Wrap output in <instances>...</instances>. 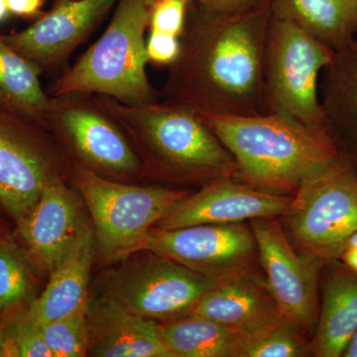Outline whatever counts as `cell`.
<instances>
[{
	"mask_svg": "<svg viewBox=\"0 0 357 357\" xmlns=\"http://www.w3.org/2000/svg\"><path fill=\"white\" fill-rule=\"evenodd\" d=\"M9 13L23 20H37L41 16L45 0H6Z\"/></svg>",
	"mask_w": 357,
	"mask_h": 357,
	"instance_id": "cell-31",
	"label": "cell"
},
{
	"mask_svg": "<svg viewBox=\"0 0 357 357\" xmlns=\"http://www.w3.org/2000/svg\"><path fill=\"white\" fill-rule=\"evenodd\" d=\"M180 52V37L149 31L146 41L148 62L159 67L173 64Z\"/></svg>",
	"mask_w": 357,
	"mask_h": 357,
	"instance_id": "cell-29",
	"label": "cell"
},
{
	"mask_svg": "<svg viewBox=\"0 0 357 357\" xmlns=\"http://www.w3.org/2000/svg\"><path fill=\"white\" fill-rule=\"evenodd\" d=\"M333 55L335 51L297 26L271 15L263 65L267 114L286 115L311 128L326 129L318 79Z\"/></svg>",
	"mask_w": 357,
	"mask_h": 357,
	"instance_id": "cell-7",
	"label": "cell"
},
{
	"mask_svg": "<svg viewBox=\"0 0 357 357\" xmlns=\"http://www.w3.org/2000/svg\"><path fill=\"white\" fill-rule=\"evenodd\" d=\"M88 354L100 357H174L159 323L129 312L114 298L88 309Z\"/></svg>",
	"mask_w": 357,
	"mask_h": 357,
	"instance_id": "cell-16",
	"label": "cell"
},
{
	"mask_svg": "<svg viewBox=\"0 0 357 357\" xmlns=\"http://www.w3.org/2000/svg\"><path fill=\"white\" fill-rule=\"evenodd\" d=\"M265 1L266 0H195L194 2L210 13L232 16L246 13Z\"/></svg>",
	"mask_w": 357,
	"mask_h": 357,
	"instance_id": "cell-30",
	"label": "cell"
},
{
	"mask_svg": "<svg viewBox=\"0 0 357 357\" xmlns=\"http://www.w3.org/2000/svg\"><path fill=\"white\" fill-rule=\"evenodd\" d=\"M255 234L265 282L284 316L311 337L321 309V278L325 262L296 250L278 218L249 220Z\"/></svg>",
	"mask_w": 357,
	"mask_h": 357,
	"instance_id": "cell-11",
	"label": "cell"
},
{
	"mask_svg": "<svg viewBox=\"0 0 357 357\" xmlns=\"http://www.w3.org/2000/svg\"><path fill=\"white\" fill-rule=\"evenodd\" d=\"M357 330V271L333 260L324 264L321 309L310 342L311 356L342 357Z\"/></svg>",
	"mask_w": 357,
	"mask_h": 357,
	"instance_id": "cell-17",
	"label": "cell"
},
{
	"mask_svg": "<svg viewBox=\"0 0 357 357\" xmlns=\"http://www.w3.org/2000/svg\"><path fill=\"white\" fill-rule=\"evenodd\" d=\"M100 98L126 133L143 172L204 185L236 176L234 157L196 112L161 100L128 105Z\"/></svg>",
	"mask_w": 357,
	"mask_h": 357,
	"instance_id": "cell-3",
	"label": "cell"
},
{
	"mask_svg": "<svg viewBox=\"0 0 357 357\" xmlns=\"http://www.w3.org/2000/svg\"><path fill=\"white\" fill-rule=\"evenodd\" d=\"M236 164L234 180L291 196L312 174L340 156L326 129L286 115H199Z\"/></svg>",
	"mask_w": 357,
	"mask_h": 357,
	"instance_id": "cell-2",
	"label": "cell"
},
{
	"mask_svg": "<svg viewBox=\"0 0 357 357\" xmlns=\"http://www.w3.org/2000/svg\"><path fill=\"white\" fill-rule=\"evenodd\" d=\"M69 177L88 206L100 255L109 261L136 252L153 225L189 192L124 184L73 164Z\"/></svg>",
	"mask_w": 357,
	"mask_h": 357,
	"instance_id": "cell-6",
	"label": "cell"
},
{
	"mask_svg": "<svg viewBox=\"0 0 357 357\" xmlns=\"http://www.w3.org/2000/svg\"><path fill=\"white\" fill-rule=\"evenodd\" d=\"M42 74L43 70L16 51L0 32V109L44 126L51 96L42 86Z\"/></svg>",
	"mask_w": 357,
	"mask_h": 357,
	"instance_id": "cell-22",
	"label": "cell"
},
{
	"mask_svg": "<svg viewBox=\"0 0 357 357\" xmlns=\"http://www.w3.org/2000/svg\"><path fill=\"white\" fill-rule=\"evenodd\" d=\"M280 314L265 277H248L215 284L204 294L190 316L246 333Z\"/></svg>",
	"mask_w": 357,
	"mask_h": 357,
	"instance_id": "cell-20",
	"label": "cell"
},
{
	"mask_svg": "<svg viewBox=\"0 0 357 357\" xmlns=\"http://www.w3.org/2000/svg\"><path fill=\"white\" fill-rule=\"evenodd\" d=\"M119 0H55L29 27L4 34L6 41L43 72L68 60Z\"/></svg>",
	"mask_w": 357,
	"mask_h": 357,
	"instance_id": "cell-13",
	"label": "cell"
},
{
	"mask_svg": "<svg viewBox=\"0 0 357 357\" xmlns=\"http://www.w3.org/2000/svg\"><path fill=\"white\" fill-rule=\"evenodd\" d=\"M274 17L337 52L357 33V0H268Z\"/></svg>",
	"mask_w": 357,
	"mask_h": 357,
	"instance_id": "cell-21",
	"label": "cell"
},
{
	"mask_svg": "<svg viewBox=\"0 0 357 357\" xmlns=\"http://www.w3.org/2000/svg\"><path fill=\"white\" fill-rule=\"evenodd\" d=\"M45 128L64 143L79 164L102 177H132L142 166L119 122L100 96L73 93L51 96Z\"/></svg>",
	"mask_w": 357,
	"mask_h": 357,
	"instance_id": "cell-8",
	"label": "cell"
},
{
	"mask_svg": "<svg viewBox=\"0 0 357 357\" xmlns=\"http://www.w3.org/2000/svg\"><path fill=\"white\" fill-rule=\"evenodd\" d=\"M142 250L180 263L215 284L264 277L249 222L151 229L138 248Z\"/></svg>",
	"mask_w": 357,
	"mask_h": 357,
	"instance_id": "cell-9",
	"label": "cell"
},
{
	"mask_svg": "<svg viewBox=\"0 0 357 357\" xmlns=\"http://www.w3.org/2000/svg\"><path fill=\"white\" fill-rule=\"evenodd\" d=\"M31 289V272L24 258L13 246L0 243V310L24 302Z\"/></svg>",
	"mask_w": 357,
	"mask_h": 357,
	"instance_id": "cell-26",
	"label": "cell"
},
{
	"mask_svg": "<svg viewBox=\"0 0 357 357\" xmlns=\"http://www.w3.org/2000/svg\"><path fill=\"white\" fill-rule=\"evenodd\" d=\"M323 72L319 100L326 129L357 171V33Z\"/></svg>",
	"mask_w": 357,
	"mask_h": 357,
	"instance_id": "cell-18",
	"label": "cell"
},
{
	"mask_svg": "<svg viewBox=\"0 0 357 357\" xmlns=\"http://www.w3.org/2000/svg\"><path fill=\"white\" fill-rule=\"evenodd\" d=\"M338 260L357 271V230L347 239Z\"/></svg>",
	"mask_w": 357,
	"mask_h": 357,
	"instance_id": "cell-32",
	"label": "cell"
},
{
	"mask_svg": "<svg viewBox=\"0 0 357 357\" xmlns=\"http://www.w3.org/2000/svg\"><path fill=\"white\" fill-rule=\"evenodd\" d=\"M155 1H156V0H144V3L146 4V6L148 7V8H149V7L151 6ZM185 1H187L188 3H189L190 6H191V4L192 3V2L195 1V0H185Z\"/></svg>",
	"mask_w": 357,
	"mask_h": 357,
	"instance_id": "cell-36",
	"label": "cell"
},
{
	"mask_svg": "<svg viewBox=\"0 0 357 357\" xmlns=\"http://www.w3.org/2000/svg\"><path fill=\"white\" fill-rule=\"evenodd\" d=\"M296 250L338 260L357 230V171L344 154L300 185L278 218Z\"/></svg>",
	"mask_w": 357,
	"mask_h": 357,
	"instance_id": "cell-5",
	"label": "cell"
},
{
	"mask_svg": "<svg viewBox=\"0 0 357 357\" xmlns=\"http://www.w3.org/2000/svg\"><path fill=\"white\" fill-rule=\"evenodd\" d=\"M88 309L82 307L63 318L41 325L53 357H82L88 354Z\"/></svg>",
	"mask_w": 357,
	"mask_h": 357,
	"instance_id": "cell-25",
	"label": "cell"
},
{
	"mask_svg": "<svg viewBox=\"0 0 357 357\" xmlns=\"http://www.w3.org/2000/svg\"><path fill=\"white\" fill-rule=\"evenodd\" d=\"M342 357H357V330L345 347Z\"/></svg>",
	"mask_w": 357,
	"mask_h": 357,
	"instance_id": "cell-34",
	"label": "cell"
},
{
	"mask_svg": "<svg viewBox=\"0 0 357 357\" xmlns=\"http://www.w3.org/2000/svg\"><path fill=\"white\" fill-rule=\"evenodd\" d=\"M241 333L239 357L311 356V337L283 314Z\"/></svg>",
	"mask_w": 357,
	"mask_h": 357,
	"instance_id": "cell-24",
	"label": "cell"
},
{
	"mask_svg": "<svg viewBox=\"0 0 357 357\" xmlns=\"http://www.w3.org/2000/svg\"><path fill=\"white\" fill-rule=\"evenodd\" d=\"M65 162L43 124L0 109V204L16 223L31 211L45 185L63 178Z\"/></svg>",
	"mask_w": 357,
	"mask_h": 357,
	"instance_id": "cell-10",
	"label": "cell"
},
{
	"mask_svg": "<svg viewBox=\"0 0 357 357\" xmlns=\"http://www.w3.org/2000/svg\"><path fill=\"white\" fill-rule=\"evenodd\" d=\"M292 196L271 194L243 184L234 178H220L189 195L154 229H182L198 225L245 222L259 218H279Z\"/></svg>",
	"mask_w": 357,
	"mask_h": 357,
	"instance_id": "cell-14",
	"label": "cell"
},
{
	"mask_svg": "<svg viewBox=\"0 0 357 357\" xmlns=\"http://www.w3.org/2000/svg\"><path fill=\"white\" fill-rule=\"evenodd\" d=\"M148 24L144 0H119L102 36L51 84L48 95L91 93L128 105L159 102V93L147 76Z\"/></svg>",
	"mask_w": 357,
	"mask_h": 357,
	"instance_id": "cell-4",
	"label": "cell"
},
{
	"mask_svg": "<svg viewBox=\"0 0 357 357\" xmlns=\"http://www.w3.org/2000/svg\"><path fill=\"white\" fill-rule=\"evenodd\" d=\"M17 225L31 255L50 271L86 227L76 195L63 178L45 185L34 208Z\"/></svg>",
	"mask_w": 357,
	"mask_h": 357,
	"instance_id": "cell-15",
	"label": "cell"
},
{
	"mask_svg": "<svg viewBox=\"0 0 357 357\" xmlns=\"http://www.w3.org/2000/svg\"><path fill=\"white\" fill-rule=\"evenodd\" d=\"M96 248L95 232L84 227L62 259L51 270L48 285L30 307L28 314L40 326L88 306L89 272Z\"/></svg>",
	"mask_w": 357,
	"mask_h": 357,
	"instance_id": "cell-19",
	"label": "cell"
},
{
	"mask_svg": "<svg viewBox=\"0 0 357 357\" xmlns=\"http://www.w3.org/2000/svg\"><path fill=\"white\" fill-rule=\"evenodd\" d=\"M6 335L11 356L53 357L45 342L41 326L29 314L21 318Z\"/></svg>",
	"mask_w": 357,
	"mask_h": 357,
	"instance_id": "cell-27",
	"label": "cell"
},
{
	"mask_svg": "<svg viewBox=\"0 0 357 357\" xmlns=\"http://www.w3.org/2000/svg\"><path fill=\"white\" fill-rule=\"evenodd\" d=\"M10 15L6 0H0V24L8 20Z\"/></svg>",
	"mask_w": 357,
	"mask_h": 357,
	"instance_id": "cell-35",
	"label": "cell"
},
{
	"mask_svg": "<svg viewBox=\"0 0 357 357\" xmlns=\"http://www.w3.org/2000/svg\"><path fill=\"white\" fill-rule=\"evenodd\" d=\"M189 6L185 0H156L149 7L148 29L180 37L185 29Z\"/></svg>",
	"mask_w": 357,
	"mask_h": 357,
	"instance_id": "cell-28",
	"label": "cell"
},
{
	"mask_svg": "<svg viewBox=\"0 0 357 357\" xmlns=\"http://www.w3.org/2000/svg\"><path fill=\"white\" fill-rule=\"evenodd\" d=\"M159 331L174 357H239L241 333L208 319L189 316L159 323Z\"/></svg>",
	"mask_w": 357,
	"mask_h": 357,
	"instance_id": "cell-23",
	"label": "cell"
},
{
	"mask_svg": "<svg viewBox=\"0 0 357 357\" xmlns=\"http://www.w3.org/2000/svg\"><path fill=\"white\" fill-rule=\"evenodd\" d=\"M11 356L10 347H9L8 337H7L6 331L0 326V357Z\"/></svg>",
	"mask_w": 357,
	"mask_h": 357,
	"instance_id": "cell-33",
	"label": "cell"
},
{
	"mask_svg": "<svg viewBox=\"0 0 357 357\" xmlns=\"http://www.w3.org/2000/svg\"><path fill=\"white\" fill-rule=\"evenodd\" d=\"M149 253L122 275L110 297L129 312L159 323L189 317L215 282L172 259Z\"/></svg>",
	"mask_w": 357,
	"mask_h": 357,
	"instance_id": "cell-12",
	"label": "cell"
},
{
	"mask_svg": "<svg viewBox=\"0 0 357 357\" xmlns=\"http://www.w3.org/2000/svg\"><path fill=\"white\" fill-rule=\"evenodd\" d=\"M270 17L268 0L232 16L192 2L180 52L159 91L161 102L199 115L267 114L263 65Z\"/></svg>",
	"mask_w": 357,
	"mask_h": 357,
	"instance_id": "cell-1",
	"label": "cell"
}]
</instances>
